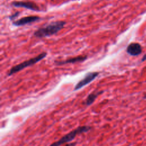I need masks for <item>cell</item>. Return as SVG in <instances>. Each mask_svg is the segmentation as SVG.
<instances>
[{
	"instance_id": "8fae6325",
	"label": "cell",
	"mask_w": 146,
	"mask_h": 146,
	"mask_svg": "<svg viewBox=\"0 0 146 146\" xmlns=\"http://www.w3.org/2000/svg\"><path fill=\"white\" fill-rule=\"evenodd\" d=\"M76 142H74V143H71L70 144H67L66 145H65L64 146H76Z\"/></svg>"
},
{
	"instance_id": "52a82bcc",
	"label": "cell",
	"mask_w": 146,
	"mask_h": 146,
	"mask_svg": "<svg viewBox=\"0 0 146 146\" xmlns=\"http://www.w3.org/2000/svg\"><path fill=\"white\" fill-rule=\"evenodd\" d=\"M126 51L131 56H137L141 53L142 47L137 43H132L128 46Z\"/></svg>"
},
{
	"instance_id": "4fadbf2b",
	"label": "cell",
	"mask_w": 146,
	"mask_h": 146,
	"mask_svg": "<svg viewBox=\"0 0 146 146\" xmlns=\"http://www.w3.org/2000/svg\"><path fill=\"white\" fill-rule=\"evenodd\" d=\"M143 99H146V94L144 95V96H143Z\"/></svg>"
},
{
	"instance_id": "5b68a950",
	"label": "cell",
	"mask_w": 146,
	"mask_h": 146,
	"mask_svg": "<svg viewBox=\"0 0 146 146\" xmlns=\"http://www.w3.org/2000/svg\"><path fill=\"white\" fill-rule=\"evenodd\" d=\"M11 4L17 7H23L33 11H40L37 5L31 1H14Z\"/></svg>"
},
{
	"instance_id": "30bf717a",
	"label": "cell",
	"mask_w": 146,
	"mask_h": 146,
	"mask_svg": "<svg viewBox=\"0 0 146 146\" xmlns=\"http://www.w3.org/2000/svg\"><path fill=\"white\" fill-rule=\"evenodd\" d=\"M19 15V11H17V12H15V13L13 14L12 15H10L9 18V19H10V20L13 21L14 19H15V18H17V17H18Z\"/></svg>"
},
{
	"instance_id": "3957f363",
	"label": "cell",
	"mask_w": 146,
	"mask_h": 146,
	"mask_svg": "<svg viewBox=\"0 0 146 146\" xmlns=\"http://www.w3.org/2000/svg\"><path fill=\"white\" fill-rule=\"evenodd\" d=\"M47 52H43L33 58H30V59H29L27 60H25L19 64H18L15 66H13L9 71V72L7 74V76H11V75L25 69L26 67H30L31 66H33V65L36 64V63L39 62V61H40L41 60L44 59L47 56Z\"/></svg>"
},
{
	"instance_id": "7c38bea8",
	"label": "cell",
	"mask_w": 146,
	"mask_h": 146,
	"mask_svg": "<svg viewBox=\"0 0 146 146\" xmlns=\"http://www.w3.org/2000/svg\"><path fill=\"white\" fill-rule=\"evenodd\" d=\"M146 60V54L143 57V58H142V59H141V61L142 62H144V61H145Z\"/></svg>"
},
{
	"instance_id": "277c9868",
	"label": "cell",
	"mask_w": 146,
	"mask_h": 146,
	"mask_svg": "<svg viewBox=\"0 0 146 146\" xmlns=\"http://www.w3.org/2000/svg\"><path fill=\"white\" fill-rule=\"evenodd\" d=\"M99 74V72L94 71V72H87L83 78H82L80 81H79L75 86L74 87V91H77L80 88L84 87L86 85L92 82Z\"/></svg>"
},
{
	"instance_id": "8992f818",
	"label": "cell",
	"mask_w": 146,
	"mask_h": 146,
	"mask_svg": "<svg viewBox=\"0 0 146 146\" xmlns=\"http://www.w3.org/2000/svg\"><path fill=\"white\" fill-rule=\"evenodd\" d=\"M40 19V17L36 15H31L23 17L19 19L13 21V24L15 26H24L27 24L33 23Z\"/></svg>"
},
{
	"instance_id": "9c48e42d",
	"label": "cell",
	"mask_w": 146,
	"mask_h": 146,
	"mask_svg": "<svg viewBox=\"0 0 146 146\" xmlns=\"http://www.w3.org/2000/svg\"><path fill=\"white\" fill-rule=\"evenodd\" d=\"M104 92L103 90L102 91H95L91 93H90L87 97L86 101H85V104L87 106H89L90 105H91L94 101L95 100V99H96V98L100 95V94H103Z\"/></svg>"
},
{
	"instance_id": "7a4b0ae2",
	"label": "cell",
	"mask_w": 146,
	"mask_h": 146,
	"mask_svg": "<svg viewBox=\"0 0 146 146\" xmlns=\"http://www.w3.org/2000/svg\"><path fill=\"white\" fill-rule=\"evenodd\" d=\"M91 127L88 125L79 126L75 129L72 130L69 133L62 136L59 140L52 143L49 146H60L63 144L68 143L73 140L77 135L87 132L91 129Z\"/></svg>"
},
{
	"instance_id": "ba28073f",
	"label": "cell",
	"mask_w": 146,
	"mask_h": 146,
	"mask_svg": "<svg viewBox=\"0 0 146 146\" xmlns=\"http://www.w3.org/2000/svg\"><path fill=\"white\" fill-rule=\"evenodd\" d=\"M87 58V56L86 55H79L78 56H75L74 58H71L69 59H67L64 60L62 61H56L55 64L58 66L60 65H63L66 64H70V63H75L78 62H82L84 60H86Z\"/></svg>"
},
{
	"instance_id": "6da1fadb",
	"label": "cell",
	"mask_w": 146,
	"mask_h": 146,
	"mask_svg": "<svg viewBox=\"0 0 146 146\" xmlns=\"http://www.w3.org/2000/svg\"><path fill=\"white\" fill-rule=\"evenodd\" d=\"M65 24L66 22L63 21L51 22L48 25L40 27L36 30L34 33V35L38 38H43L51 36L56 34L60 30H62L64 27Z\"/></svg>"
}]
</instances>
